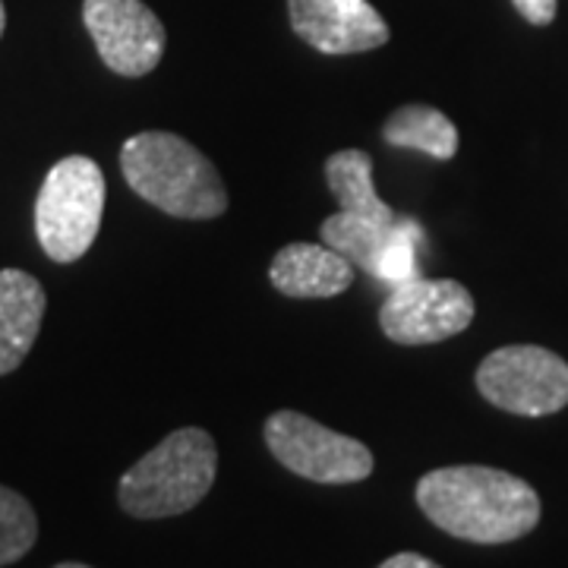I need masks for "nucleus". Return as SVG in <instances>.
<instances>
[{
    "label": "nucleus",
    "mask_w": 568,
    "mask_h": 568,
    "mask_svg": "<svg viewBox=\"0 0 568 568\" xmlns=\"http://www.w3.org/2000/svg\"><path fill=\"white\" fill-rule=\"evenodd\" d=\"M417 506L439 530L467 544H511L540 521L528 480L484 465L436 467L417 484Z\"/></svg>",
    "instance_id": "obj_1"
},
{
    "label": "nucleus",
    "mask_w": 568,
    "mask_h": 568,
    "mask_svg": "<svg viewBox=\"0 0 568 568\" xmlns=\"http://www.w3.org/2000/svg\"><path fill=\"white\" fill-rule=\"evenodd\" d=\"M121 171L130 190L174 219H219L227 190L215 164L178 133L145 130L123 142Z\"/></svg>",
    "instance_id": "obj_2"
},
{
    "label": "nucleus",
    "mask_w": 568,
    "mask_h": 568,
    "mask_svg": "<svg viewBox=\"0 0 568 568\" xmlns=\"http://www.w3.org/2000/svg\"><path fill=\"white\" fill-rule=\"evenodd\" d=\"M219 474L215 439L200 426H183L164 436L149 455L121 477L118 499L133 518H174L209 496Z\"/></svg>",
    "instance_id": "obj_3"
},
{
    "label": "nucleus",
    "mask_w": 568,
    "mask_h": 568,
    "mask_svg": "<svg viewBox=\"0 0 568 568\" xmlns=\"http://www.w3.org/2000/svg\"><path fill=\"white\" fill-rule=\"evenodd\" d=\"M104 212V174L85 155H67L48 171L36 200V234L54 263H77L95 244Z\"/></svg>",
    "instance_id": "obj_4"
},
{
    "label": "nucleus",
    "mask_w": 568,
    "mask_h": 568,
    "mask_svg": "<svg viewBox=\"0 0 568 568\" xmlns=\"http://www.w3.org/2000/svg\"><path fill=\"white\" fill-rule=\"evenodd\" d=\"M263 433L275 462L313 484H357L373 474V452L364 443L316 424L301 410H275Z\"/></svg>",
    "instance_id": "obj_5"
},
{
    "label": "nucleus",
    "mask_w": 568,
    "mask_h": 568,
    "mask_svg": "<svg viewBox=\"0 0 568 568\" xmlns=\"http://www.w3.org/2000/svg\"><path fill=\"white\" fill-rule=\"evenodd\" d=\"M477 388L508 414L547 417L568 405V364L547 347H499L477 366Z\"/></svg>",
    "instance_id": "obj_6"
},
{
    "label": "nucleus",
    "mask_w": 568,
    "mask_h": 568,
    "mask_svg": "<svg viewBox=\"0 0 568 568\" xmlns=\"http://www.w3.org/2000/svg\"><path fill=\"white\" fill-rule=\"evenodd\" d=\"M474 320V297L452 278H410L388 291L379 325L395 345H436L465 332Z\"/></svg>",
    "instance_id": "obj_7"
},
{
    "label": "nucleus",
    "mask_w": 568,
    "mask_h": 568,
    "mask_svg": "<svg viewBox=\"0 0 568 568\" xmlns=\"http://www.w3.org/2000/svg\"><path fill=\"white\" fill-rule=\"evenodd\" d=\"M82 22L104 67L118 77L136 80L162 63L168 32L142 0H85Z\"/></svg>",
    "instance_id": "obj_8"
},
{
    "label": "nucleus",
    "mask_w": 568,
    "mask_h": 568,
    "mask_svg": "<svg viewBox=\"0 0 568 568\" xmlns=\"http://www.w3.org/2000/svg\"><path fill=\"white\" fill-rule=\"evenodd\" d=\"M287 13L291 29L332 58L383 48L392 36L369 0H287Z\"/></svg>",
    "instance_id": "obj_9"
},
{
    "label": "nucleus",
    "mask_w": 568,
    "mask_h": 568,
    "mask_svg": "<svg viewBox=\"0 0 568 568\" xmlns=\"http://www.w3.org/2000/svg\"><path fill=\"white\" fill-rule=\"evenodd\" d=\"M268 278L284 297H335L354 284V263L328 244H287L275 253Z\"/></svg>",
    "instance_id": "obj_10"
},
{
    "label": "nucleus",
    "mask_w": 568,
    "mask_h": 568,
    "mask_svg": "<svg viewBox=\"0 0 568 568\" xmlns=\"http://www.w3.org/2000/svg\"><path fill=\"white\" fill-rule=\"evenodd\" d=\"M44 287L22 268H0V376L13 373L39 338Z\"/></svg>",
    "instance_id": "obj_11"
},
{
    "label": "nucleus",
    "mask_w": 568,
    "mask_h": 568,
    "mask_svg": "<svg viewBox=\"0 0 568 568\" xmlns=\"http://www.w3.org/2000/svg\"><path fill=\"white\" fill-rule=\"evenodd\" d=\"M325 181L332 186L338 209L351 212L366 222L388 224L398 219V212L388 203L379 200L376 183H373V159L364 149H342L335 155H328L325 162Z\"/></svg>",
    "instance_id": "obj_12"
},
{
    "label": "nucleus",
    "mask_w": 568,
    "mask_h": 568,
    "mask_svg": "<svg viewBox=\"0 0 568 568\" xmlns=\"http://www.w3.org/2000/svg\"><path fill=\"white\" fill-rule=\"evenodd\" d=\"M383 140L395 149H414L436 162H448L458 152V126L429 104H405L388 114Z\"/></svg>",
    "instance_id": "obj_13"
},
{
    "label": "nucleus",
    "mask_w": 568,
    "mask_h": 568,
    "mask_svg": "<svg viewBox=\"0 0 568 568\" xmlns=\"http://www.w3.org/2000/svg\"><path fill=\"white\" fill-rule=\"evenodd\" d=\"M39 540V518L17 489L0 487V568L20 562Z\"/></svg>",
    "instance_id": "obj_14"
},
{
    "label": "nucleus",
    "mask_w": 568,
    "mask_h": 568,
    "mask_svg": "<svg viewBox=\"0 0 568 568\" xmlns=\"http://www.w3.org/2000/svg\"><path fill=\"white\" fill-rule=\"evenodd\" d=\"M426 244L424 224L410 215H402V222L395 227V234L388 237V244L383 246L379 260L373 265V278L388 284H405L410 278H417V253Z\"/></svg>",
    "instance_id": "obj_15"
},
{
    "label": "nucleus",
    "mask_w": 568,
    "mask_h": 568,
    "mask_svg": "<svg viewBox=\"0 0 568 568\" xmlns=\"http://www.w3.org/2000/svg\"><path fill=\"white\" fill-rule=\"evenodd\" d=\"M511 3L530 26H549L556 20V0H511Z\"/></svg>",
    "instance_id": "obj_16"
},
{
    "label": "nucleus",
    "mask_w": 568,
    "mask_h": 568,
    "mask_svg": "<svg viewBox=\"0 0 568 568\" xmlns=\"http://www.w3.org/2000/svg\"><path fill=\"white\" fill-rule=\"evenodd\" d=\"M379 568H443V566H436L433 559H426V556H420V552H398V556L386 559Z\"/></svg>",
    "instance_id": "obj_17"
},
{
    "label": "nucleus",
    "mask_w": 568,
    "mask_h": 568,
    "mask_svg": "<svg viewBox=\"0 0 568 568\" xmlns=\"http://www.w3.org/2000/svg\"><path fill=\"white\" fill-rule=\"evenodd\" d=\"M3 26H7V10H3V0H0V36H3Z\"/></svg>",
    "instance_id": "obj_18"
},
{
    "label": "nucleus",
    "mask_w": 568,
    "mask_h": 568,
    "mask_svg": "<svg viewBox=\"0 0 568 568\" xmlns=\"http://www.w3.org/2000/svg\"><path fill=\"white\" fill-rule=\"evenodd\" d=\"M54 568H89V566H82V562H61V566H54Z\"/></svg>",
    "instance_id": "obj_19"
}]
</instances>
